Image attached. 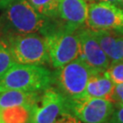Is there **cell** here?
I'll list each match as a JSON object with an SVG mask.
<instances>
[{
  "label": "cell",
  "mask_w": 123,
  "mask_h": 123,
  "mask_svg": "<svg viewBox=\"0 0 123 123\" xmlns=\"http://www.w3.org/2000/svg\"><path fill=\"white\" fill-rule=\"evenodd\" d=\"M39 33L46 39L50 65L54 68H62L79 56L77 30L58 18H46Z\"/></svg>",
  "instance_id": "obj_1"
},
{
  "label": "cell",
  "mask_w": 123,
  "mask_h": 123,
  "mask_svg": "<svg viewBox=\"0 0 123 123\" xmlns=\"http://www.w3.org/2000/svg\"><path fill=\"white\" fill-rule=\"evenodd\" d=\"M45 21L27 0H0V37L39 32Z\"/></svg>",
  "instance_id": "obj_2"
},
{
  "label": "cell",
  "mask_w": 123,
  "mask_h": 123,
  "mask_svg": "<svg viewBox=\"0 0 123 123\" xmlns=\"http://www.w3.org/2000/svg\"><path fill=\"white\" fill-rule=\"evenodd\" d=\"M53 83L54 73L43 65L16 62L0 79V92L10 89L43 92Z\"/></svg>",
  "instance_id": "obj_3"
},
{
  "label": "cell",
  "mask_w": 123,
  "mask_h": 123,
  "mask_svg": "<svg viewBox=\"0 0 123 123\" xmlns=\"http://www.w3.org/2000/svg\"><path fill=\"white\" fill-rule=\"evenodd\" d=\"M14 60L20 64H50L46 39L41 34H9L0 37Z\"/></svg>",
  "instance_id": "obj_4"
},
{
  "label": "cell",
  "mask_w": 123,
  "mask_h": 123,
  "mask_svg": "<svg viewBox=\"0 0 123 123\" xmlns=\"http://www.w3.org/2000/svg\"><path fill=\"white\" fill-rule=\"evenodd\" d=\"M53 73V85L71 100H77L87 97L86 88L88 80L100 72L95 70L84 59L78 57L62 68H57Z\"/></svg>",
  "instance_id": "obj_5"
},
{
  "label": "cell",
  "mask_w": 123,
  "mask_h": 123,
  "mask_svg": "<svg viewBox=\"0 0 123 123\" xmlns=\"http://www.w3.org/2000/svg\"><path fill=\"white\" fill-rule=\"evenodd\" d=\"M73 116L72 100L56 87L51 86L41 94L30 123H57Z\"/></svg>",
  "instance_id": "obj_6"
},
{
  "label": "cell",
  "mask_w": 123,
  "mask_h": 123,
  "mask_svg": "<svg viewBox=\"0 0 123 123\" xmlns=\"http://www.w3.org/2000/svg\"><path fill=\"white\" fill-rule=\"evenodd\" d=\"M86 26L123 35V9L108 2H92L88 5Z\"/></svg>",
  "instance_id": "obj_7"
},
{
  "label": "cell",
  "mask_w": 123,
  "mask_h": 123,
  "mask_svg": "<svg viewBox=\"0 0 123 123\" xmlns=\"http://www.w3.org/2000/svg\"><path fill=\"white\" fill-rule=\"evenodd\" d=\"M115 109L108 98L85 97L72 100V111L82 123H110Z\"/></svg>",
  "instance_id": "obj_8"
},
{
  "label": "cell",
  "mask_w": 123,
  "mask_h": 123,
  "mask_svg": "<svg viewBox=\"0 0 123 123\" xmlns=\"http://www.w3.org/2000/svg\"><path fill=\"white\" fill-rule=\"evenodd\" d=\"M79 42V56L98 72H105L110 60L93 36L91 29L82 26L77 30Z\"/></svg>",
  "instance_id": "obj_9"
},
{
  "label": "cell",
  "mask_w": 123,
  "mask_h": 123,
  "mask_svg": "<svg viewBox=\"0 0 123 123\" xmlns=\"http://www.w3.org/2000/svg\"><path fill=\"white\" fill-rule=\"evenodd\" d=\"M88 12L86 0H57V18L75 30L86 25Z\"/></svg>",
  "instance_id": "obj_10"
},
{
  "label": "cell",
  "mask_w": 123,
  "mask_h": 123,
  "mask_svg": "<svg viewBox=\"0 0 123 123\" xmlns=\"http://www.w3.org/2000/svg\"><path fill=\"white\" fill-rule=\"evenodd\" d=\"M93 36L110 58V64L123 60V35L102 29H91Z\"/></svg>",
  "instance_id": "obj_11"
},
{
  "label": "cell",
  "mask_w": 123,
  "mask_h": 123,
  "mask_svg": "<svg viewBox=\"0 0 123 123\" xmlns=\"http://www.w3.org/2000/svg\"><path fill=\"white\" fill-rule=\"evenodd\" d=\"M42 92L25 91V90H5L0 92V110L12 106L28 105L36 106L38 104Z\"/></svg>",
  "instance_id": "obj_12"
},
{
  "label": "cell",
  "mask_w": 123,
  "mask_h": 123,
  "mask_svg": "<svg viewBox=\"0 0 123 123\" xmlns=\"http://www.w3.org/2000/svg\"><path fill=\"white\" fill-rule=\"evenodd\" d=\"M114 86L115 83L110 79L106 71L95 74L90 78L87 85V97L110 99L113 92Z\"/></svg>",
  "instance_id": "obj_13"
},
{
  "label": "cell",
  "mask_w": 123,
  "mask_h": 123,
  "mask_svg": "<svg viewBox=\"0 0 123 123\" xmlns=\"http://www.w3.org/2000/svg\"><path fill=\"white\" fill-rule=\"evenodd\" d=\"M36 106L19 105L2 109L0 123H30Z\"/></svg>",
  "instance_id": "obj_14"
},
{
  "label": "cell",
  "mask_w": 123,
  "mask_h": 123,
  "mask_svg": "<svg viewBox=\"0 0 123 123\" xmlns=\"http://www.w3.org/2000/svg\"><path fill=\"white\" fill-rule=\"evenodd\" d=\"M33 8L47 19L57 18V0H27Z\"/></svg>",
  "instance_id": "obj_15"
},
{
  "label": "cell",
  "mask_w": 123,
  "mask_h": 123,
  "mask_svg": "<svg viewBox=\"0 0 123 123\" xmlns=\"http://www.w3.org/2000/svg\"><path fill=\"white\" fill-rule=\"evenodd\" d=\"M16 63L6 46L0 42V79Z\"/></svg>",
  "instance_id": "obj_16"
},
{
  "label": "cell",
  "mask_w": 123,
  "mask_h": 123,
  "mask_svg": "<svg viewBox=\"0 0 123 123\" xmlns=\"http://www.w3.org/2000/svg\"><path fill=\"white\" fill-rule=\"evenodd\" d=\"M106 73L115 84L123 83V61L110 64Z\"/></svg>",
  "instance_id": "obj_17"
},
{
  "label": "cell",
  "mask_w": 123,
  "mask_h": 123,
  "mask_svg": "<svg viewBox=\"0 0 123 123\" xmlns=\"http://www.w3.org/2000/svg\"><path fill=\"white\" fill-rule=\"evenodd\" d=\"M110 100L114 103V106L123 104V83L115 84L113 92L110 96Z\"/></svg>",
  "instance_id": "obj_18"
},
{
  "label": "cell",
  "mask_w": 123,
  "mask_h": 123,
  "mask_svg": "<svg viewBox=\"0 0 123 123\" xmlns=\"http://www.w3.org/2000/svg\"><path fill=\"white\" fill-rule=\"evenodd\" d=\"M110 123H123V104L115 106L113 113L111 115Z\"/></svg>",
  "instance_id": "obj_19"
},
{
  "label": "cell",
  "mask_w": 123,
  "mask_h": 123,
  "mask_svg": "<svg viewBox=\"0 0 123 123\" xmlns=\"http://www.w3.org/2000/svg\"><path fill=\"white\" fill-rule=\"evenodd\" d=\"M102 2H108L110 4H113L117 6H119L120 8L123 9V1L122 0H100Z\"/></svg>",
  "instance_id": "obj_20"
},
{
  "label": "cell",
  "mask_w": 123,
  "mask_h": 123,
  "mask_svg": "<svg viewBox=\"0 0 123 123\" xmlns=\"http://www.w3.org/2000/svg\"><path fill=\"white\" fill-rule=\"evenodd\" d=\"M57 123H82V122H81L78 118H76L75 116H73V117H70V118H68V119H65V120H62V121L57 122Z\"/></svg>",
  "instance_id": "obj_21"
},
{
  "label": "cell",
  "mask_w": 123,
  "mask_h": 123,
  "mask_svg": "<svg viewBox=\"0 0 123 123\" xmlns=\"http://www.w3.org/2000/svg\"><path fill=\"white\" fill-rule=\"evenodd\" d=\"M91 1H93V0H91Z\"/></svg>",
  "instance_id": "obj_22"
},
{
  "label": "cell",
  "mask_w": 123,
  "mask_h": 123,
  "mask_svg": "<svg viewBox=\"0 0 123 123\" xmlns=\"http://www.w3.org/2000/svg\"><path fill=\"white\" fill-rule=\"evenodd\" d=\"M122 61H123V60H122Z\"/></svg>",
  "instance_id": "obj_23"
},
{
  "label": "cell",
  "mask_w": 123,
  "mask_h": 123,
  "mask_svg": "<svg viewBox=\"0 0 123 123\" xmlns=\"http://www.w3.org/2000/svg\"><path fill=\"white\" fill-rule=\"evenodd\" d=\"M122 1H123V0H122Z\"/></svg>",
  "instance_id": "obj_24"
}]
</instances>
